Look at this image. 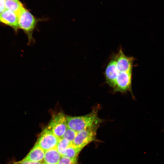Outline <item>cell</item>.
Wrapping results in <instances>:
<instances>
[{"mask_svg": "<svg viewBox=\"0 0 164 164\" xmlns=\"http://www.w3.org/2000/svg\"><path fill=\"white\" fill-rule=\"evenodd\" d=\"M100 108L98 105L90 113L82 116H66L67 127L77 132L92 127H99L104 121L98 115Z\"/></svg>", "mask_w": 164, "mask_h": 164, "instance_id": "obj_1", "label": "cell"}, {"mask_svg": "<svg viewBox=\"0 0 164 164\" xmlns=\"http://www.w3.org/2000/svg\"><path fill=\"white\" fill-rule=\"evenodd\" d=\"M18 28L23 30L26 33L29 44L34 43L33 33L38 22L41 19L36 18L24 7L18 15Z\"/></svg>", "mask_w": 164, "mask_h": 164, "instance_id": "obj_2", "label": "cell"}, {"mask_svg": "<svg viewBox=\"0 0 164 164\" xmlns=\"http://www.w3.org/2000/svg\"><path fill=\"white\" fill-rule=\"evenodd\" d=\"M98 127L88 128L77 132L71 144L82 149L85 146L93 142H100L97 138Z\"/></svg>", "mask_w": 164, "mask_h": 164, "instance_id": "obj_3", "label": "cell"}, {"mask_svg": "<svg viewBox=\"0 0 164 164\" xmlns=\"http://www.w3.org/2000/svg\"><path fill=\"white\" fill-rule=\"evenodd\" d=\"M59 139L46 127L41 132L35 144L45 151L56 148Z\"/></svg>", "mask_w": 164, "mask_h": 164, "instance_id": "obj_4", "label": "cell"}, {"mask_svg": "<svg viewBox=\"0 0 164 164\" xmlns=\"http://www.w3.org/2000/svg\"><path fill=\"white\" fill-rule=\"evenodd\" d=\"M47 127L58 138H62L67 127L66 116L62 112L54 114Z\"/></svg>", "mask_w": 164, "mask_h": 164, "instance_id": "obj_5", "label": "cell"}, {"mask_svg": "<svg viewBox=\"0 0 164 164\" xmlns=\"http://www.w3.org/2000/svg\"><path fill=\"white\" fill-rule=\"evenodd\" d=\"M132 72H120L113 87V92L125 93L132 89Z\"/></svg>", "mask_w": 164, "mask_h": 164, "instance_id": "obj_6", "label": "cell"}, {"mask_svg": "<svg viewBox=\"0 0 164 164\" xmlns=\"http://www.w3.org/2000/svg\"><path fill=\"white\" fill-rule=\"evenodd\" d=\"M117 68L119 72H132L135 58L125 55L121 48L114 56Z\"/></svg>", "mask_w": 164, "mask_h": 164, "instance_id": "obj_7", "label": "cell"}, {"mask_svg": "<svg viewBox=\"0 0 164 164\" xmlns=\"http://www.w3.org/2000/svg\"><path fill=\"white\" fill-rule=\"evenodd\" d=\"M119 72L113 56L105 70L104 76L106 83L113 88Z\"/></svg>", "mask_w": 164, "mask_h": 164, "instance_id": "obj_8", "label": "cell"}, {"mask_svg": "<svg viewBox=\"0 0 164 164\" xmlns=\"http://www.w3.org/2000/svg\"><path fill=\"white\" fill-rule=\"evenodd\" d=\"M18 15L14 12L5 9L0 13V22L6 24L15 30L18 29Z\"/></svg>", "mask_w": 164, "mask_h": 164, "instance_id": "obj_9", "label": "cell"}, {"mask_svg": "<svg viewBox=\"0 0 164 164\" xmlns=\"http://www.w3.org/2000/svg\"><path fill=\"white\" fill-rule=\"evenodd\" d=\"M45 153L44 150L35 144L23 159L33 162H42L44 160Z\"/></svg>", "mask_w": 164, "mask_h": 164, "instance_id": "obj_10", "label": "cell"}, {"mask_svg": "<svg viewBox=\"0 0 164 164\" xmlns=\"http://www.w3.org/2000/svg\"><path fill=\"white\" fill-rule=\"evenodd\" d=\"M61 156L55 148L45 151L44 161L48 164H58Z\"/></svg>", "mask_w": 164, "mask_h": 164, "instance_id": "obj_11", "label": "cell"}, {"mask_svg": "<svg viewBox=\"0 0 164 164\" xmlns=\"http://www.w3.org/2000/svg\"><path fill=\"white\" fill-rule=\"evenodd\" d=\"M5 9L10 10L18 15L24 7L23 5L19 0H5Z\"/></svg>", "mask_w": 164, "mask_h": 164, "instance_id": "obj_12", "label": "cell"}, {"mask_svg": "<svg viewBox=\"0 0 164 164\" xmlns=\"http://www.w3.org/2000/svg\"><path fill=\"white\" fill-rule=\"evenodd\" d=\"M71 144L66 138L62 137L59 138L56 148L61 156H63L66 149Z\"/></svg>", "mask_w": 164, "mask_h": 164, "instance_id": "obj_13", "label": "cell"}, {"mask_svg": "<svg viewBox=\"0 0 164 164\" xmlns=\"http://www.w3.org/2000/svg\"><path fill=\"white\" fill-rule=\"evenodd\" d=\"M82 150L71 144L66 149L63 156L71 159H77Z\"/></svg>", "mask_w": 164, "mask_h": 164, "instance_id": "obj_14", "label": "cell"}, {"mask_svg": "<svg viewBox=\"0 0 164 164\" xmlns=\"http://www.w3.org/2000/svg\"><path fill=\"white\" fill-rule=\"evenodd\" d=\"M77 132L67 127L62 138L67 139L71 143L75 138Z\"/></svg>", "mask_w": 164, "mask_h": 164, "instance_id": "obj_15", "label": "cell"}, {"mask_svg": "<svg viewBox=\"0 0 164 164\" xmlns=\"http://www.w3.org/2000/svg\"><path fill=\"white\" fill-rule=\"evenodd\" d=\"M77 159H71L64 156H61L58 164H77Z\"/></svg>", "mask_w": 164, "mask_h": 164, "instance_id": "obj_16", "label": "cell"}, {"mask_svg": "<svg viewBox=\"0 0 164 164\" xmlns=\"http://www.w3.org/2000/svg\"><path fill=\"white\" fill-rule=\"evenodd\" d=\"M42 162H33L23 159L19 161L12 162L9 164H43Z\"/></svg>", "mask_w": 164, "mask_h": 164, "instance_id": "obj_17", "label": "cell"}, {"mask_svg": "<svg viewBox=\"0 0 164 164\" xmlns=\"http://www.w3.org/2000/svg\"><path fill=\"white\" fill-rule=\"evenodd\" d=\"M5 3V0H0V13L6 9Z\"/></svg>", "mask_w": 164, "mask_h": 164, "instance_id": "obj_18", "label": "cell"}, {"mask_svg": "<svg viewBox=\"0 0 164 164\" xmlns=\"http://www.w3.org/2000/svg\"><path fill=\"white\" fill-rule=\"evenodd\" d=\"M43 164H47V163H45L44 162V163H43Z\"/></svg>", "mask_w": 164, "mask_h": 164, "instance_id": "obj_19", "label": "cell"}, {"mask_svg": "<svg viewBox=\"0 0 164 164\" xmlns=\"http://www.w3.org/2000/svg\"></svg>", "mask_w": 164, "mask_h": 164, "instance_id": "obj_20", "label": "cell"}]
</instances>
